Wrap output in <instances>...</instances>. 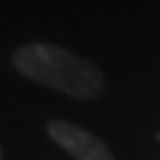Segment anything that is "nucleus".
Wrapping results in <instances>:
<instances>
[{"instance_id": "nucleus-2", "label": "nucleus", "mask_w": 160, "mask_h": 160, "mask_svg": "<svg viewBox=\"0 0 160 160\" xmlns=\"http://www.w3.org/2000/svg\"><path fill=\"white\" fill-rule=\"evenodd\" d=\"M46 131L51 136V142H56L75 160H115L112 149L96 133L86 131L83 126H75L69 120H51L46 126Z\"/></svg>"}, {"instance_id": "nucleus-1", "label": "nucleus", "mask_w": 160, "mask_h": 160, "mask_svg": "<svg viewBox=\"0 0 160 160\" xmlns=\"http://www.w3.org/2000/svg\"><path fill=\"white\" fill-rule=\"evenodd\" d=\"M13 69L27 80L59 91L64 96L93 102L107 93V78L102 67L56 43H27L11 56Z\"/></svg>"}]
</instances>
